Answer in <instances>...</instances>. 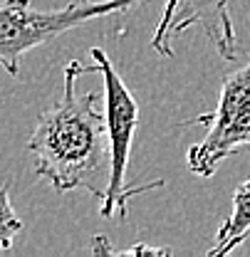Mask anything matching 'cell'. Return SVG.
Instances as JSON below:
<instances>
[{"label":"cell","instance_id":"cell-1","mask_svg":"<svg viewBox=\"0 0 250 257\" xmlns=\"http://www.w3.org/2000/svg\"><path fill=\"white\" fill-rule=\"evenodd\" d=\"M87 67L77 60L64 64L62 96L37 116L28 139L35 173L57 193L90 191L102 200L99 178L107 171V116L97 106L94 92H77V79Z\"/></svg>","mask_w":250,"mask_h":257},{"label":"cell","instance_id":"cell-2","mask_svg":"<svg viewBox=\"0 0 250 257\" xmlns=\"http://www.w3.org/2000/svg\"><path fill=\"white\" fill-rule=\"evenodd\" d=\"M146 0H74L60 10H37L30 0H3L0 3V67L10 77H20L23 57L69 32L104 15L124 13Z\"/></svg>","mask_w":250,"mask_h":257},{"label":"cell","instance_id":"cell-3","mask_svg":"<svg viewBox=\"0 0 250 257\" xmlns=\"http://www.w3.org/2000/svg\"><path fill=\"white\" fill-rule=\"evenodd\" d=\"M90 55L94 57V64L87 67V72H99L102 82H104V104H107L104 116H107V136H109V186L102 195L99 215L107 220L117 210L119 218L126 220V215H129L126 200L146 191L161 188L163 181L126 188V168H129L134 134L139 126V101L134 99L131 89L124 84L122 74L117 72V67L112 64L109 55L102 47H92Z\"/></svg>","mask_w":250,"mask_h":257},{"label":"cell","instance_id":"cell-4","mask_svg":"<svg viewBox=\"0 0 250 257\" xmlns=\"http://www.w3.org/2000/svg\"><path fill=\"white\" fill-rule=\"evenodd\" d=\"M191 124L206 126V136L186 151V168L193 176L211 178L228 156L250 149V60L223 74L216 109L198 114Z\"/></svg>","mask_w":250,"mask_h":257},{"label":"cell","instance_id":"cell-5","mask_svg":"<svg viewBox=\"0 0 250 257\" xmlns=\"http://www.w3.org/2000/svg\"><path fill=\"white\" fill-rule=\"evenodd\" d=\"M203 28L223 60H238V37L230 15V0H166L151 47L161 57H174V37L191 28Z\"/></svg>","mask_w":250,"mask_h":257},{"label":"cell","instance_id":"cell-6","mask_svg":"<svg viewBox=\"0 0 250 257\" xmlns=\"http://www.w3.org/2000/svg\"><path fill=\"white\" fill-rule=\"evenodd\" d=\"M250 235V178L243 181L233 193V213L220 223L216 232V242L208 250V257L230 255L238 245L245 242Z\"/></svg>","mask_w":250,"mask_h":257},{"label":"cell","instance_id":"cell-7","mask_svg":"<svg viewBox=\"0 0 250 257\" xmlns=\"http://www.w3.org/2000/svg\"><path fill=\"white\" fill-rule=\"evenodd\" d=\"M20 232H23V220L13 210L8 188L0 186V250H10Z\"/></svg>","mask_w":250,"mask_h":257},{"label":"cell","instance_id":"cell-8","mask_svg":"<svg viewBox=\"0 0 250 257\" xmlns=\"http://www.w3.org/2000/svg\"><path fill=\"white\" fill-rule=\"evenodd\" d=\"M112 255H122V257H131V255H171V247H151V245H146V242H139V245H134V247H126V250H114Z\"/></svg>","mask_w":250,"mask_h":257}]
</instances>
